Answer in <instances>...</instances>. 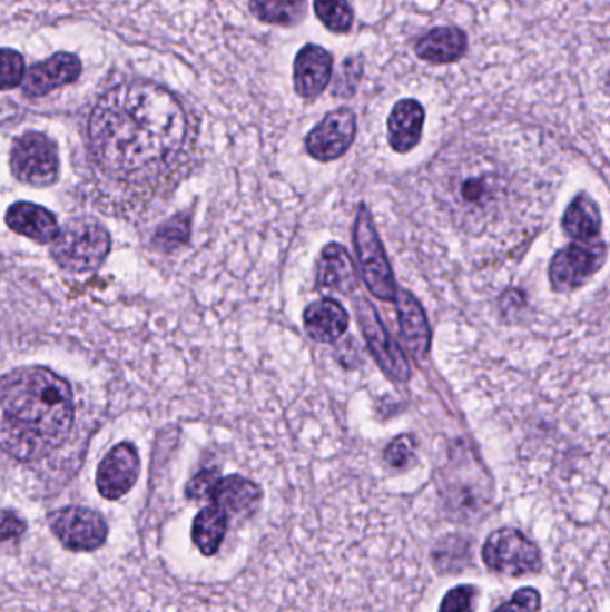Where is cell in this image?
Segmentation results:
<instances>
[{
    "mask_svg": "<svg viewBox=\"0 0 610 612\" xmlns=\"http://www.w3.org/2000/svg\"><path fill=\"white\" fill-rule=\"evenodd\" d=\"M140 473V458L137 450L129 443L115 446L97 470V490L106 500H119L137 484Z\"/></svg>",
    "mask_w": 610,
    "mask_h": 612,
    "instance_id": "11",
    "label": "cell"
},
{
    "mask_svg": "<svg viewBox=\"0 0 610 612\" xmlns=\"http://www.w3.org/2000/svg\"><path fill=\"white\" fill-rule=\"evenodd\" d=\"M6 223L14 234L23 235L38 244H50L60 235L55 215L32 203H14L6 214Z\"/></svg>",
    "mask_w": 610,
    "mask_h": 612,
    "instance_id": "17",
    "label": "cell"
},
{
    "mask_svg": "<svg viewBox=\"0 0 610 612\" xmlns=\"http://www.w3.org/2000/svg\"><path fill=\"white\" fill-rule=\"evenodd\" d=\"M81 76V61L69 52L55 55L29 70L23 82V93L28 97H43L56 88L69 85Z\"/></svg>",
    "mask_w": 610,
    "mask_h": 612,
    "instance_id": "13",
    "label": "cell"
},
{
    "mask_svg": "<svg viewBox=\"0 0 610 612\" xmlns=\"http://www.w3.org/2000/svg\"><path fill=\"white\" fill-rule=\"evenodd\" d=\"M219 482V471L205 470L197 473L194 478L188 482L187 485V499L190 500H205L211 496L215 484Z\"/></svg>",
    "mask_w": 610,
    "mask_h": 612,
    "instance_id": "31",
    "label": "cell"
},
{
    "mask_svg": "<svg viewBox=\"0 0 610 612\" xmlns=\"http://www.w3.org/2000/svg\"><path fill=\"white\" fill-rule=\"evenodd\" d=\"M468 49L465 32L456 28H437L421 38L415 55L429 63L444 65L461 60Z\"/></svg>",
    "mask_w": 610,
    "mask_h": 612,
    "instance_id": "20",
    "label": "cell"
},
{
    "mask_svg": "<svg viewBox=\"0 0 610 612\" xmlns=\"http://www.w3.org/2000/svg\"><path fill=\"white\" fill-rule=\"evenodd\" d=\"M317 288L341 293L344 296L356 290L355 267L346 249L338 244H329L321 253Z\"/></svg>",
    "mask_w": 610,
    "mask_h": 612,
    "instance_id": "19",
    "label": "cell"
},
{
    "mask_svg": "<svg viewBox=\"0 0 610 612\" xmlns=\"http://www.w3.org/2000/svg\"><path fill=\"white\" fill-rule=\"evenodd\" d=\"M111 238L96 219L70 220L56 237L52 256L70 273H90L106 260Z\"/></svg>",
    "mask_w": 610,
    "mask_h": 612,
    "instance_id": "3",
    "label": "cell"
},
{
    "mask_svg": "<svg viewBox=\"0 0 610 612\" xmlns=\"http://www.w3.org/2000/svg\"><path fill=\"white\" fill-rule=\"evenodd\" d=\"M541 593L535 588H521L509 602L501 603L494 612H539Z\"/></svg>",
    "mask_w": 610,
    "mask_h": 612,
    "instance_id": "28",
    "label": "cell"
},
{
    "mask_svg": "<svg viewBox=\"0 0 610 612\" xmlns=\"http://www.w3.org/2000/svg\"><path fill=\"white\" fill-rule=\"evenodd\" d=\"M28 531V523L13 512L0 514V543L4 541L19 540L20 535Z\"/></svg>",
    "mask_w": 610,
    "mask_h": 612,
    "instance_id": "32",
    "label": "cell"
},
{
    "mask_svg": "<svg viewBox=\"0 0 610 612\" xmlns=\"http://www.w3.org/2000/svg\"><path fill=\"white\" fill-rule=\"evenodd\" d=\"M303 325L306 334L311 335L315 343L332 344L346 334L350 316L341 303L323 297L319 302L306 306Z\"/></svg>",
    "mask_w": 610,
    "mask_h": 612,
    "instance_id": "14",
    "label": "cell"
},
{
    "mask_svg": "<svg viewBox=\"0 0 610 612\" xmlns=\"http://www.w3.org/2000/svg\"><path fill=\"white\" fill-rule=\"evenodd\" d=\"M317 19L333 32L350 31L353 26V8L347 0H314Z\"/></svg>",
    "mask_w": 610,
    "mask_h": 612,
    "instance_id": "24",
    "label": "cell"
},
{
    "mask_svg": "<svg viewBox=\"0 0 610 612\" xmlns=\"http://www.w3.org/2000/svg\"><path fill=\"white\" fill-rule=\"evenodd\" d=\"M362 76V58H347L342 65L341 73L337 76V81H335V96L347 97L351 93L355 92L356 82L361 79Z\"/></svg>",
    "mask_w": 610,
    "mask_h": 612,
    "instance_id": "29",
    "label": "cell"
},
{
    "mask_svg": "<svg viewBox=\"0 0 610 612\" xmlns=\"http://www.w3.org/2000/svg\"><path fill=\"white\" fill-rule=\"evenodd\" d=\"M562 228L579 243H597L601 234V217L597 203L586 194L574 197L565 210Z\"/></svg>",
    "mask_w": 610,
    "mask_h": 612,
    "instance_id": "21",
    "label": "cell"
},
{
    "mask_svg": "<svg viewBox=\"0 0 610 612\" xmlns=\"http://www.w3.org/2000/svg\"><path fill=\"white\" fill-rule=\"evenodd\" d=\"M50 529L65 549L94 552L105 544L108 525L99 512L87 507H65L50 517Z\"/></svg>",
    "mask_w": 610,
    "mask_h": 612,
    "instance_id": "8",
    "label": "cell"
},
{
    "mask_svg": "<svg viewBox=\"0 0 610 612\" xmlns=\"http://www.w3.org/2000/svg\"><path fill=\"white\" fill-rule=\"evenodd\" d=\"M73 423L70 385L46 367H22L0 378V448L40 461L60 448Z\"/></svg>",
    "mask_w": 610,
    "mask_h": 612,
    "instance_id": "2",
    "label": "cell"
},
{
    "mask_svg": "<svg viewBox=\"0 0 610 612\" xmlns=\"http://www.w3.org/2000/svg\"><path fill=\"white\" fill-rule=\"evenodd\" d=\"M396 299L401 334L414 358L423 361L429 355L430 343H432V332L424 316L423 306L406 290L397 293Z\"/></svg>",
    "mask_w": 610,
    "mask_h": 612,
    "instance_id": "16",
    "label": "cell"
},
{
    "mask_svg": "<svg viewBox=\"0 0 610 612\" xmlns=\"http://www.w3.org/2000/svg\"><path fill=\"white\" fill-rule=\"evenodd\" d=\"M174 231H169V234H158V240H160L161 244H165V246H174L176 244L183 243L185 238H187L188 228L187 223L181 219L173 220Z\"/></svg>",
    "mask_w": 610,
    "mask_h": 612,
    "instance_id": "33",
    "label": "cell"
},
{
    "mask_svg": "<svg viewBox=\"0 0 610 612\" xmlns=\"http://www.w3.org/2000/svg\"><path fill=\"white\" fill-rule=\"evenodd\" d=\"M424 108L414 99L396 102L388 117V142L396 152H409L421 142Z\"/></svg>",
    "mask_w": 610,
    "mask_h": 612,
    "instance_id": "18",
    "label": "cell"
},
{
    "mask_svg": "<svg viewBox=\"0 0 610 612\" xmlns=\"http://www.w3.org/2000/svg\"><path fill=\"white\" fill-rule=\"evenodd\" d=\"M26 73L22 56L13 49H0V90L19 87Z\"/></svg>",
    "mask_w": 610,
    "mask_h": 612,
    "instance_id": "27",
    "label": "cell"
},
{
    "mask_svg": "<svg viewBox=\"0 0 610 612\" xmlns=\"http://www.w3.org/2000/svg\"><path fill=\"white\" fill-rule=\"evenodd\" d=\"M482 559L492 573L505 576L532 575L542 564L538 544L509 526L489 535L483 543Z\"/></svg>",
    "mask_w": 610,
    "mask_h": 612,
    "instance_id": "4",
    "label": "cell"
},
{
    "mask_svg": "<svg viewBox=\"0 0 610 612\" xmlns=\"http://www.w3.org/2000/svg\"><path fill=\"white\" fill-rule=\"evenodd\" d=\"M333 58L323 47H303L294 60V88L303 99H315L328 88Z\"/></svg>",
    "mask_w": 610,
    "mask_h": 612,
    "instance_id": "12",
    "label": "cell"
},
{
    "mask_svg": "<svg viewBox=\"0 0 610 612\" xmlns=\"http://www.w3.org/2000/svg\"><path fill=\"white\" fill-rule=\"evenodd\" d=\"M187 110L155 82H126L100 97L88 122L97 167L128 185H152L176 170L190 146Z\"/></svg>",
    "mask_w": 610,
    "mask_h": 612,
    "instance_id": "1",
    "label": "cell"
},
{
    "mask_svg": "<svg viewBox=\"0 0 610 612\" xmlns=\"http://www.w3.org/2000/svg\"><path fill=\"white\" fill-rule=\"evenodd\" d=\"M356 134V117L350 108H338L321 120L308 137L306 151L319 161H333L346 155Z\"/></svg>",
    "mask_w": 610,
    "mask_h": 612,
    "instance_id": "10",
    "label": "cell"
},
{
    "mask_svg": "<svg viewBox=\"0 0 610 612\" xmlns=\"http://www.w3.org/2000/svg\"><path fill=\"white\" fill-rule=\"evenodd\" d=\"M412 457H414V441L411 435H400L397 440L388 444L387 452H385V461L397 470L409 466Z\"/></svg>",
    "mask_w": 610,
    "mask_h": 612,
    "instance_id": "30",
    "label": "cell"
},
{
    "mask_svg": "<svg viewBox=\"0 0 610 612\" xmlns=\"http://www.w3.org/2000/svg\"><path fill=\"white\" fill-rule=\"evenodd\" d=\"M356 317L361 323L365 340L370 344L371 353L378 361L380 367L385 371V375L405 384L412 375L405 353L401 352L396 340L391 337L387 328L380 320L378 312L374 310V306L364 297L356 299Z\"/></svg>",
    "mask_w": 610,
    "mask_h": 612,
    "instance_id": "9",
    "label": "cell"
},
{
    "mask_svg": "<svg viewBox=\"0 0 610 612\" xmlns=\"http://www.w3.org/2000/svg\"><path fill=\"white\" fill-rule=\"evenodd\" d=\"M353 240H355L356 255L361 260L362 275H364L365 285L370 288L371 294L382 302H396L397 288L391 264H388L387 255L383 251L382 243H380L378 234L373 225V217L365 206H362L361 211L356 215Z\"/></svg>",
    "mask_w": 610,
    "mask_h": 612,
    "instance_id": "5",
    "label": "cell"
},
{
    "mask_svg": "<svg viewBox=\"0 0 610 612\" xmlns=\"http://www.w3.org/2000/svg\"><path fill=\"white\" fill-rule=\"evenodd\" d=\"M228 532V516L220 509L205 507L191 523V541L205 557H214Z\"/></svg>",
    "mask_w": 610,
    "mask_h": 612,
    "instance_id": "22",
    "label": "cell"
},
{
    "mask_svg": "<svg viewBox=\"0 0 610 612\" xmlns=\"http://www.w3.org/2000/svg\"><path fill=\"white\" fill-rule=\"evenodd\" d=\"M480 590L474 584H461L447 591L437 612H474L479 608Z\"/></svg>",
    "mask_w": 610,
    "mask_h": 612,
    "instance_id": "26",
    "label": "cell"
},
{
    "mask_svg": "<svg viewBox=\"0 0 610 612\" xmlns=\"http://www.w3.org/2000/svg\"><path fill=\"white\" fill-rule=\"evenodd\" d=\"M249 10L260 22L294 28L306 19L308 2L306 0H249Z\"/></svg>",
    "mask_w": 610,
    "mask_h": 612,
    "instance_id": "23",
    "label": "cell"
},
{
    "mask_svg": "<svg viewBox=\"0 0 610 612\" xmlns=\"http://www.w3.org/2000/svg\"><path fill=\"white\" fill-rule=\"evenodd\" d=\"M453 541H455V535H447L444 540L439 541L437 546L433 550V564L444 573H451V570L464 566L465 557L470 559L471 555V544L468 541H464L456 552H453Z\"/></svg>",
    "mask_w": 610,
    "mask_h": 612,
    "instance_id": "25",
    "label": "cell"
},
{
    "mask_svg": "<svg viewBox=\"0 0 610 612\" xmlns=\"http://www.w3.org/2000/svg\"><path fill=\"white\" fill-rule=\"evenodd\" d=\"M606 244L574 243L553 256L550 264L551 287L557 293H570L597 275L606 264Z\"/></svg>",
    "mask_w": 610,
    "mask_h": 612,
    "instance_id": "7",
    "label": "cell"
},
{
    "mask_svg": "<svg viewBox=\"0 0 610 612\" xmlns=\"http://www.w3.org/2000/svg\"><path fill=\"white\" fill-rule=\"evenodd\" d=\"M214 505L226 516H247L253 514L262 500V491L255 482L244 476L229 475L219 478L211 491Z\"/></svg>",
    "mask_w": 610,
    "mask_h": 612,
    "instance_id": "15",
    "label": "cell"
},
{
    "mask_svg": "<svg viewBox=\"0 0 610 612\" xmlns=\"http://www.w3.org/2000/svg\"><path fill=\"white\" fill-rule=\"evenodd\" d=\"M58 151L49 137L26 134L14 140L11 149V170L14 178L35 187H47L58 178Z\"/></svg>",
    "mask_w": 610,
    "mask_h": 612,
    "instance_id": "6",
    "label": "cell"
}]
</instances>
